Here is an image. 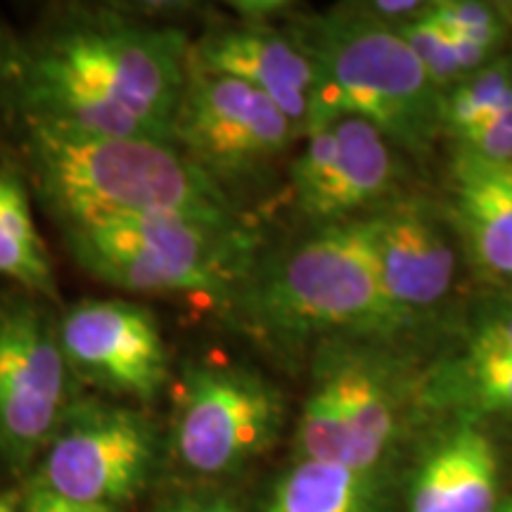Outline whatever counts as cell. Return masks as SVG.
I'll list each match as a JSON object with an SVG mask.
<instances>
[{
  "label": "cell",
  "mask_w": 512,
  "mask_h": 512,
  "mask_svg": "<svg viewBox=\"0 0 512 512\" xmlns=\"http://www.w3.org/2000/svg\"><path fill=\"white\" fill-rule=\"evenodd\" d=\"M190 43L176 27L88 12L17 48L5 79L24 119L171 143L190 76Z\"/></svg>",
  "instance_id": "obj_1"
},
{
  "label": "cell",
  "mask_w": 512,
  "mask_h": 512,
  "mask_svg": "<svg viewBox=\"0 0 512 512\" xmlns=\"http://www.w3.org/2000/svg\"><path fill=\"white\" fill-rule=\"evenodd\" d=\"M19 121L31 181L60 223L174 216L211 228H242L226 188L169 140L110 138L48 121Z\"/></svg>",
  "instance_id": "obj_2"
},
{
  "label": "cell",
  "mask_w": 512,
  "mask_h": 512,
  "mask_svg": "<svg viewBox=\"0 0 512 512\" xmlns=\"http://www.w3.org/2000/svg\"><path fill=\"white\" fill-rule=\"evenodd\" d=\"M313 64L309 133L356 117L420 155L441 133V91L399 31L366 5L311 15L287 31Z\"/></svg>",
  "instance_id": "obj_3"
},
{
  "label": "cell",
  "mask_w": 512,
  "mask_h": 512,
  "mask_svg": "<svg viewBox=\"0 0 512 512\" xmlns=\"http://www.w3.org/2000/svg\"><path fill=\"white\" fill-rule=\"evenodd\" d=\"M249 328L275 342L356 332L387 335L408 323L384 290L368 226H316L254 266L235 299Z\"/></svg>",
  "instance_id": "obj_4"
},
{
  "label": "cell",
  "mask_w": 512,
  "mask_h": 512,
  "mask_svg": "<svg viewBox=\"0 0 512 512\" xmlns=\"http://www.w3.org/2000/svg\"><path fill=\"white\" fill-rule=\"evenodd\" d=\"M60 226L76 264L124 292L235 304L254 268L245 228H211L174 216H100Z\"/></svg>",
  "instance_id": "obj_5"
},
{
  "label": "cell",
  "mask_w": 512,
  "mask_h": 512,
  "mask_svg": "<svg viewBox=\"0 0 512 512\" xmlns=\"http://www.w3.org/2000/svg\"><path fill=\"white\" fill-rule=\"evenodd\" d=\"M159 458V432L143 411L83 396L38 458L34 486L64 501L119 510L150 486Z\"/></svg>",
  "instance_id": "obj_6"
},
{
  "label": "cell",
  "mask_w": 512,
  "mask_h": 512,
  "mask_svg": "<svg viewBox=\"0 0 512 512\" xmlns=\"http://www.w3.org/2000/svg\"><path fill=\"white\" fill-rule=\"evenodd\" d=\"M174 389V453L192 475H233L264 456L283 430V394L252 368L192 361Z\"/></svg>",
  "instance_id": "obj_7"
},
{
  "label": "cell",
  "mask_w": 512,
  "mask_h": 512,
  "mask_svg": "<svg viewBox=\"0 0 512 512\" xmlns=\"http://www.w3.org/2000/svg\"><path fill=\"white\" fill-rule=\"evenodd\" d=\"M297 138L294 121L249 83L190 69L171 143L223 188L261 174Z\"/></svg>",
  "instance_id": "obj_8"
},
{
  "label": "cell",
  "mask_w": 512,
  "mask_h": 512,
  "mask_svg": "<svg viewBox=\"0 0 512 512\" xmlns=\"http://www.w3.org/2000/svg\"><path fill=\"white\" fill-rule=\"evenodd\" d=\"M72 377L46 313L29 299L0 304V458L10 467L46 451L74 401Z\"/></svg>",
  "instance_id": "obj_9"
},
{
  "label": "cell",
  "mask_w": 512,
  "mask_h": 512,
  "mask_svg": "<svg viewBox=\"0 0 512 512\" xmlns=\"http://www.w3.org/2000/svg\"><path fill=\"white\" fill-rule=\"evenodd\" d=\"M57 342L76 380L117 399L150 403L171 380L159 320L136 302L91 299L72 306L57 323Z\"/></svg>",
  "instance_id": "obj_10"
},
{
  "label": "cell",
  "mask_w": 512,
  "mask_h": 512,
  "mask_svg": "<svg viewBox=\"0 0 512 512\" xmlns=\"http://www.w3.org/2000/svg\"><path fill=\"white\" fill-rule=\"evenodd\" d=\"M392 147L373 124L356 117L309 133L290 171L294 209L316 226L375 211L396 183Z\"/></svg>",
  "instance_id": "obj_11"
},
{
  "label": "cell",
  "mask_w": 512,
  "mask_h": 512,
  "mask_svg": "<svg viewBox=\"0 0 512 512\" xmlns=\"http://www.w3.org/2000/svg\"><path fill=\"white\" fill-rule=\"evenodd\" d=\"M363 221L394 309L408 323L437 309L456 278V249L437 209L425 197H399L380 204Z\"/></svg>",
  "instance_id": "obj_12"
},
{
  "label": "cell",
  "mask_w": 512,
  "mask_h": 512,
  "mask_svg": "<svg viewBox=\"0 0 512 512\" xmlns=\"http://www.w3.org/2000/svg\"><path fill=\"white\" fill-rule=\"evenodd\" d=\"M190 69L249 83L271 98L304 138L311 110L313 64L290 34L259 22L209 29L190 43Z\"/></svg>",
  "instance_id": "obj_13"
},
{
  "label": "cell",
  "mask_w": 512,
  "mask_h": 512,
  "mask_svg": "<svg viewBox=\"0 0 512 512\" xmlns=\"http://www.w3.org/2000/svg\"><path fill=\"white\" fill-rule=\"evenodd\" d=\"M418 396L463 422L512 418V302L484 311L463 342L427 370Z\"/></svg>",
  "instance_id": "obj_14"
},
{
  "label": "cell",
  "mask_w": 512,
  "mask_h": 512,
  "mask_svg": "<svg viewBox=\"0 0 512 512\" xmlns=\"http://www.w3.org/2000/svg\"><path fill=\"white\" fill-rule=\"evenodd\" d=\"M330 384L351 441V465L375 472L399 430V380L377 354L332 344L318 356L316 370Z\"/></svg>",
  "instance_id": "obj_15"
},
{
  "label": "cell",
  "mask_w": 512,
  "mask_h": 512,
  "mask_svg": "<svg viewBox=\"0 0 512 512\" xmlns=\"http://www.w3.org/2000/svg\"><path fill=\"white\" fill-rule=\"evenodd\" d=\"M498 508V448L477 422L460 420L422 458L408 491V512H498Z\"/></svg>",
  "instance_id": "obj_16"
},
{
  "label": "cell",
  "mask_w": 512,
  "mask_h": 512,
  "mask_svg": "<svg viewBox=\"0 0 512 512\" xmlns=\"http://www.w3.org/2000/svg\"><path fill=\"white\" fill-rule=\"evenodd\" d=\"M453 226L470 261L494 280L512 278V159L458 155L451 164Z\"/></svg>",
  "instance_id": "obj_17"
},
{
  "label": "cell",
  "mask_w": 512,
  "mask_h": 512,
  "mask_svg": "<svg viewBox=\"0 0 512 512\" xmlns=\"http://www.w3.org/2000/svg\"><path fill=\"white\" fill-rule=\"evenodd\" d=\"M264 512H387L375 472L297 460L278 479Z\"/></svg>",
  "instance_id": "obj_18"
},
{
  "label": "cell",
  "mask_w": 512,
  "mask_h": 512,
  "mask_svg": "<svg viewBox=\"0 0 512 512\" xmlns=\"http://www.w3.org/2000/svg\"><path fill=\"white\" fill-rule=\"evenodd\" d=\"M0 273L34 297L57 299L53 266L34 226L27 188L5 169H0Z\"/></svg>",
  "instance_id": "obj_19"
},
{
  "label": "cell",
  "mask_w": 512,
  "mask_h": 512,
  "mask_svg": "<svg viewBox=\"0 0 512 512\" xmlns=\"http://www.w3.org/2000/svg\"><path fill=\"white\" fill-rule=\"evenodd\" d=\"M394 29L399 31L403 41L408 43V48L413 50L422 67H425L427 76H430L432 83L441 93H444L446 88H451L453 83L465 79L467 74L477 72L484 64L496 60V57H489L475 46L453 41V38L427 15V5L418 17L408 19V22H403Z\"/></svg>",
  "instance_id": "obj_20"
},
{
  "label": "cell",
  "mask_w": 512,
  "mask_h": 512,
  "mask_svg": "<svg viewBox=\"0 0 512 512\" xmlns=\"http://www.w3.org/2000/svg\"><path fill=\"white\" fill-rule=\"evenodd\" d=\"M512 98V62L496 57L441 93V133L458 136Z\"/></svg>",
  "instance_id": "obj_21"
},
{
  "label": "cell",
  "mask_w": 512,
  "mask_h": 512,
  "mask_svg": "<svg viewBox=\"0 0 512 512\" xmlns=\"http://www.w3.org/2000/svg\"><path fill=\"white\" fill-rule=\"evenodd\" d=\"M427 15L453 41L475 46L489 57H496L508 34V12L491 3L439 0V3H427Z\"/></svg>",
  "instance_id": "obj_22"
},
{
  "label": "cell",
  "mask_w": 512,
  "mask_h": 512,
  "mask_svg": "<svg viewBox=\"0 0 512 512\" xmlns=\"http://www.w3.org/2000/svg\"><path fill=\"white\" fill-rule=\"evenodd\" d=\"M458 155L477 157L484 162H510L512 159V98L505 100L489 117L475 121L451 138Z\"/></svg>",
  "instance_id": "obj_23"
},
{
  "label": "cell",
  "mask_w": 512,
  "mask_h": 512,
  "mask_svg": "<svg viewBox=\"0 0 512 512\" xmlns=\"http://www.w3.org/2000/svg\"><path fill=\"white\" fill-rule=\"evenodd\" d=\"M155 512H240L238 503L223 494H185L159 505Z\"/></svg>",
  "instance_id": "obj_24"
},
{
  "label": "cell",
  "mask_w": 512,
  "mask_h": 512,
  "mask_svg": "<svg viewBox=\"0 0 512 512\" xmlns=\"http://www.w3.org/2000/svg\"><path fill=\"white\" fill-rule=\"evenodd\" d=\"M22 512H57V510L48 491L38 489V486L31 484L27 494L22 496Z\"/></svg>",
  "instance_id": "obj_25"
},
{
  "label": "cell",
  "mask_w": 512,
  "mask_h": 512,
  "mask_svg": "<svg viewBox=\"0 0 512 512\" xmlns=\"http://www.w3.org/2000/svg\"><path fill=\"white\" fill-rule=\"evenodd\" d=\"M55 503L57 512H119L112 508H105V505H91V503H74V501H64V498H57L50 494Z\"/></svg>",
  "instance_id": "obj_26"
},
{
  "label": "cell",
  "mask_w": 512,
  "mask_h": 512,
  "mask_svg": "<svg viewBox=\"0 0 512 512\" xmlns=\"http://www.w3.org/2000/svg\"><path fill=\"white\" fill-rule=\"evenodd\" d=\"M0 512H22V498L15 494H0Z\"/></svg>",
  "instance_id": "obj_27"
},
{
  "label": "cell",
  "mask_w": 512,
  "mask_h": 512,
  "mask_svg": "<svg viewBox=\"0 0 512 512\" xmlns=\"http://www.w3.org/2000/svg\"><path fill=\"white\" fill-rule=\"evenodd\" d=\"M498 512H512V496L503 498V501H501V508H498Z\"/></svg>",
  "instance_id": "obj_28"
}]
</instances>
